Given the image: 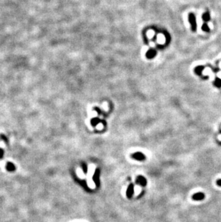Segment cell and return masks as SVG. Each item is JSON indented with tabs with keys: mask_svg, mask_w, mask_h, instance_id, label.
I'll use <instances>...</instances> for the list:
<instances>
[{
	"mask_svg": "<svg viewBox=\"0 0 221 222\" xmlns=\"http://www.w3.org/2000/svg\"><path fill=\"white\" fill-rule=\"evenodd\" d=\"M94 171H95V165H90V167H89V170H88V186H90V188H95V187H96L94 183L92 181V175H93V174L94 173Z\"/></svg>",
	"mask_w": 221,
	"mask_h": 222,
	"instance_id": "obj_1",
	"label": "cell"
},
{
	"mask_svg": "<svg viewBox=\"0 0 221 222\" xmlns=\"http://www.w3.org/2000/svg\"><path fill=\"white\" fill-rule=\"evenodd\" d=\"M189 20H190V24L192 25V30L193 31H195L197 25H196V22H195V15L193 14H190Z\"/></svg>",
	"mask_w": 221,
	"mask_h": 222,
	"instance_id": "obj_2",
	"label": "cell"
},
{
	"mask_svg": "<svg viewBox=\"0 0 221 222\" xmlns=\"http://www.w3.org/2000/svg\"><path fill=\"white\" fill-rule=\"evenodd\" d=\"M205 198V195L204 193H195L193 196H192V198L194 200H202Z\"/></svg>",
	"mask_w": 221,
	"mask_h": 222,
	"instance_id": "obj_3",
	"label": "cell"
},
{
	"mask_svg": "<svg viewBox=\"0 0 221 222\" xmlns=\"http://www.w3.org/2000/svg\"><path fill=\"white\" fill-rule=\"evenodd\" d=\"M132 157L136 159V160H142L145 158L144 155L142 154V153H140V152H136L135 154H133L132 155Z\"/></svg>",
	"mask_w": 221,
	"mask_h": 222,
	"instance_id": "obj_4",
	"label": "cell"
},
{
	"mask_svg": "<svg viewBox=\"0 0 221 222\" xmlns=\"http://www.w3.org/2000/svg\"><path fill=\"white\" fill-rule=\"evenodd\" d=\"M155 55H156V52H155V50H149L148 52H147V53H146V56L150 58H153Z\"/></svg>",
	"mask_w": 221,
	"mask_h": 222,
	"instance_id": "obj_5",
	"label": "cell"
},
{
	"mask_svg": "<svg viewBox=\"0 0 221 222\" xmlns=\"http://www.w3.org/2000/svg\"><path fill=\"white\" fill-rule=\"evenodd\" d=\"M202 17H203V20L205 21H206V22L209 21V20H210V14H209V13H208V12L205 13L203 14V16H202Z\"/></svg>",
	"mask_w": 221,
	"mask_h": 222,
	"instance_id": "obj_6",
	"label": "cell"
},
{
	"mask_svg": "<svg viewBox=\"0 0 221 222\" xmlns=\"http://www.w3.org/2000/svg\"><path fill=\"white\" fill-rule=\"evenodd\" d=\"M134 193H135V195H136V196H137L139 193H141V188H140L139 186H136L134 188Z\"/></svg>",
	"mask_w": 221,
	"mask_h": 222,
	"instance_id": "obj_7",
	"label": "cell"
},
{
	"mask_svg": "<svg viewBox=\"0 0 221 222\" xmlns=\"http://www.w3.org/2000/svg\"><path fill=\"white\" fill-rule=\"evenodd\" d=\"M138 182L141 183L142 185H145L146 184V180L143 177H139L138 178Z\"/></svg>",
	"mask_w": 221,
	"mask_h": 222,
	"instance_id": "obj_8",
	"label": "cell"
},
{
	"mask_svg": "<svg viewBox=\"0 0 221 222\" xmlns=\"http://www.w3.org/2000/svg\"><path fill=\"white\" fill-rule=\"evenodd\" d=\"M134 191V189H133V187H132V186H130L129 187H128V192H127V194H128V196H131V194H132V191Z\"/></svg>",
	"mask_w": 221,
	"mask_h": 222,
	"instance_id": "obj_9",
	"label": "cell"
},
{
	"mask_svg": "<svg viewBox=\"0 0 221 222\" xmlns=\"http://www.w3.org/2000/svg\"><path fill=\"white\" fill-rule=\"evenodd\" d=\"M202 69H203V67H202V66H199V67H197V68H196L195 71H196L197 73H201V71H202Z\"/></svg>",
	"mask_w": 221,
	"mask_h": 222,
	"instance_id": "obj_10",
	"label": "cell"
},
{
	"mask_svg": "<svg viewBox=\"0 0 221 222\" xmlns=\"http://www.w3.org/2000/svg\"><path fill=\"white\" fill-rule=\"evenodd\" d=\"M202 30H203L204 31H205V32H208L209 31V27L207 25H203V26H202Z\"/></svg>",
	"mask_w": 221,
	"mask_h": 222,
	"instance_id": "obj_11",
	"label": "cell"
},
{
	"mask_svg": "<svg viewBox=\"0 0 221 222\" xmlns=\"http://www.w3.org/2000/svg\"><path fill=\"white\" fill-rule=\"evenodd\" d=\"M215 85L217 86V87H220V85H221V81H220V79H217L216 81H215Z\"/></svg>",
	"mask_w": 221,
	"mask_h": 222,
	"instance_id": "obj_12",
	"label": "cell"
},
{
	"mask_svg": "<svg viewBox=\"0 0 221 222\" xmlns=\"http://www.w3.org/2000/svg\"><path fill=\"white\" fill-rule=\"evenodd\" d=\"M78 174L79 177H81V178H82V177H83V176H84V175H83V172H82L80 169H79V170H78Z\"/></svg>",
	"mask_w": 221,
	"mask_h": 222,
	"instance_id": "obj_13",
	"label": "cell"
},
{
	"mask_svg": "<svg viewBox=\"0 0 221 222\" xmlns=\"http://www.w3.org/2000/svg\"><path fill=\"white\" fill-rule=\"evenodd\" d=\"M208 27H209V28H210V29H212V28H213V25H212V24L211 22H209V23H208Z\"/></svg>",
	"mask_w": 221,
	"mask_h": 222,
	"instance_id": "obj_14",
	"label": "cell"
},
{
	"mask_svg": "<svg viewBox=\"0 0 221 222\" xmlns=\"http://www.w3.org/2000/svg\"><path fill=\"white\" fill-rule=\"evenodd\" d=\"M217 77H218L219 79L221 80V72H218L217 73Z\"/></svg>",
	"mask_w": 221,
	"mask_h": 222,
	"instance_id": "obj_15",
	"label": "cell"
},
{
	"mask_svg": "<svg viewBox=\"0 0 221 222\" xmlns=\"http://www.w3.org/2000/svg\"><path fill=\"white\" fill-rule=\"evenodd\" d=\"M217 184L218 185V186H221V179H220V180H218L217 181Z\"/></svg>",
	"mask_w": 221,
	"mask_h": 222,
	"instance_id": "obj_16",
	"label": "cell"
},
{
	"mask_svg": "<svg viewBox=\"0 0 221 222\" xmlns=\"http://www.w3.org/2000/svg\"><path fill=\"white\" fill-rule=\"evenodd\" d=\"M220 68H221V63H220Z\"/></svg>",
	"mask_w": 221,
	"mask_h": 222,
	"instance_id": "obj_17",
	"label": "cell"
}]
</instances>
